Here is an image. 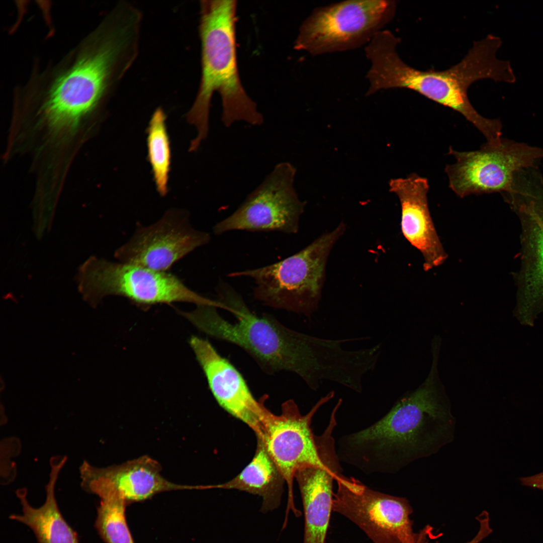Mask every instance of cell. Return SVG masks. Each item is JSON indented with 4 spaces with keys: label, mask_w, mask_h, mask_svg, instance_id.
<instances>
[{
    "label": "cell",
    "mask_w": 543,
    "mask_h": 543,
    "mask_svg": "<svg viewBox=\"0 0 543 543\" xmlns=\"http://www.w3.org/2000/svg\"><path fill=\"white\" fill-rule=\"evenodd\" d=\"M522 485L543 491V472L531 476L519 479Z\"/></svg>",
    "instance_id": "24"
},
{
    "label": "cell",
    "mask_w": 543,
    "mask_h": 543,
    "mask_svg": "<svg viewBox=\"0 0 543 543\" xmlns=\"http://www.w3.org/2000/svg\"><path fill=\"white\" fill-rule=\"evenodd\" d=\"M400 39L389 30L377 34L365 47L371 62L366 77L369 96L382 89L407 88L460 113L495 145L501 140L502 124L481 116L471 103L468 93L475 82L484 79L512 83L515 77L507 60L497 53L500 37L489 34L474 42L458 63L443 70H421L406 63L397 51Z\"/></svg>",
    "instance_id": "4"
},
{
    "label": "cell",
    "mask_w": 543,
    "mask_h": 543,
    "mask_svg": "<svg viewBox=\"0 0 543 543\" xmlns=\"http://www.w3.org/2000/svg\"><path fill=\"white\" fill-rule=\"evenodd\" d=\"M389 187L401 204L402 234L422 255L424 269L427 271L443 264L447 256L429 212L427 179L412 173L405 178L391 179Z\"/></svg>",
    "instance_id": "18"
},
{
    "label": "cell",
    "mask_w": 543,
    "mask_h": 543,
    "mask_svg": "<svg viewBox=\"0 0 543 543\" xmlns=\"http://www.w3.org/2000/svg\"><path fill=\"white\" fill-rule=\"evenodd\" d=\"M540 190L522 192L511 199L521 218L523 231V269L517 314L524 324L532 325L543 311V203Z\"/></svg>",
    "instance_id": "16"
},
{
    "label": "cell",
    "mask_w": 543,
    "mask_h": 543,
    "mask_svg": "<svg viewBox=\"0 0 543 543\" xmlns=\"http://www.w3.org/2000/svg\"><path fill=\"white\" fill-rule=\"evenodd\" d=\"M435 362V357L424 382L404 395L383 418L339 439L340 461L368 475L394 474L452 441L456 420Z\"/></svg>",
    "instance_id": "3"
},
{
    "label": "cell",
    "mask_w": 543,
    "mask_h": 543,
    "mask_svg": "<svg viewBox=\"0 0 543 543\" xmlns=\"http://www.w3.org/2000/svg\"><path fill=\"white\" fill-rule=\"evenodd\" d=\"M296 173L290 162L277 164L232 214L214 226V233L232 230L297 233L305 204L294 188Z\"/></svg>",
    "instance_id": "10"
},
{
    "label": "cell",
    "mask_w": 543,
    "mask_h": 543,
    "mask_svg": "<svg viewBox=\"0 0 543 543\" xmlns=\"http://www.w3.org/2000/svg\"><path fill=\"white\" fill-rule=\"evenodd\" d=\"M344 229L345 225L341 223L279 262L233 272L228 276L252 279L253 297L263 305L310 317L318 308L328 256Z\"/></svg>",
    "instance_id": "6"
},
{
    "label": "cell",
    "mask_w": 543,
    "mask_h": 543,
    "mask_svg": "<svg viewBox=\"0 0 543 543\" xmlns=\"http://www.w3.org/2000/svg\"><path fill=\"white\" fill-rule=\"evenodd\" d=\"M456 162L445 171L449 188L460 198L472 194L509 193L518 174L534 168L543 158V149L502 138L495 145L487 142L480 149L458 151L450 147Z\"/></svg>",
    "instance_id": "9"
},
{
    "label": "cell",
    "mask_w": 543,
    "mask_h": 543,
    "mask_svg": "<svg viewBox=\"0 0 543 543\" xmlns=\"http://www.w3.org/2000/svg\"><path fill=\"white\" fill-rule=\"evenodd\" d=\"M166 116L161 107L153 112L147 129L148 158L158 192L164 196L168 191L171 151L166 126Z\"/></svg>",
    "instance_id": "21"
},
{
    "label": "cell",
    "mask_w": 543,
    "mask_h": 543,
    "mask_svg": "<svg viewBox=\"0 0 543 543\" xmlns=\"http://www.w3.org/2000/svg\"><path fill=\"white\" fill-rule=\"evenodd\" d=\"M200 6L201 76L195 99L186 115L187 121L196 127L197 135L191 142L190 151L196 150L207 136L211 99L215 92L221 97V120L225 127L238 121L258 126L264 120L239 75L236 1L204 0Z\"/></svg>",
    "instance_id": "5"
},
{
    "label": "cell",
    "mask_w": 543,
    "mask_h": 543,
    "mask_svg": "<svg viewBox=\"0 0 543 543\" xmlns=\"http://www.w3.org/2000/svg\"><path fill=\"white\" fill-rule=\"evenodd\" d=\"M142 24L132 13L112 9L61 61L33 73L16 93L39 101L53 131H72L117 90L138 57Z\"/></svg>",
    "instance_id": "1"
},
{
    "label": "cell",
    "mask_w": 543,
    "mask_h": 543,
    "mask_svg": "<svg viewBox=\"0 0 543 543\" xmlns=\"http://www.w3.org/2000/svg\"><path fill=\"white\" fill-rule=\"evenodd\" d=\"M334 429V425L329 424L318 436L319 454L323 466L302 469L295 476L303 505V543H325L332 511L333 482L342 472L333 436Z\"/></svg>",
    "instance_id": "15"
},
{
    "label": "cell",
    "mask_w": 543,
    "mask_h": 543,
    "mask_svg": "<svg viewBox=\"0 0 543 543\" xmlns=\"http://www.w3.org/2000/svg\"><path fill=\"white\" fill-rule=\"evenodd\" d=\"M189 343L219 405L261 438L270 411L254 397L242 375L208 340L192 336Z\"/></svg>",
    "instance_id": "14"
},
{
    "label": "cell",
    "mask_w": 543,
    "mask_h": 543,
    "mask_svg": "<svg viewBox=\"0 0 543 543\" xmlns=\"http://www.w3.org/2000/svg\"><path fill=\"white\" fill-rule=\"evenodd\" d=\"M257 440L253 459L238 475L226 483L206 485V488L236 489L258 495L263 500L261 511L267 512L279 506L285 480L263 441Z\"/></svg>",
    "instance_id": "20"
},
{
    "label": "cell",
    "mask_w": 543,
    "mask_h": 543,
    "mask_svg": "<svg viewBox=\"0 0 543 543\" xmlns=\"http://www.w3.org/2000/svg\"><path fill=\"white\" fill-rule=\"evenodd\" d=\"M433 528L427 525L416 533L415 543H429V539L432 535ZM490 534L489 529L484 525L480 526L476 535L471 540L466 543H479Z\"/></svg>",
    "instance_id": "23"
},
{
    "label": "cell",
    "mask_w": 543,
    "mask_h": 543,
    "mask_svg": "<svg viewBox=\"0 0 543 543\" xmlns=\"http://www.w3.org/2000/svg\"><path fill=\"white\" fill-rule=\"evenodd\" d=\"M217 292L218 300L235 317L234 322L227 321L211 306H197L182 314L201 331L241 348L266 374L294 373L314 390L323 380L339 384L345 381L353 357L350 350L342 346L347 339L311 336L288 328L270 315L258 316L224 282H220Z\"/></svg>",
    "instance_id": "2"
},
{
    "label": "cell",
    "mask_w": 543,
    "mask_h": 543,
    "mask_svg": "<svg viewBox=\"0 0 543 543\" xmlns=\"http://www.w3.org/2000/svg\"><path fill=\"white\" fill-rule=\"evenodd\" d=\"M95 526L105 543H134L127 524L125 501L115 494L100 498Z\"/></svg>",
    "instance_id": "22"
},
{
    "label": "cell",
    "mask_w": 543,
    "mask_h": 543,
    "mask_svg": "<svg viewBox=\"0 0 543 543\" xmlns=\"http://www.w3.org/2000/svg\"><path fill=\"white\" fill-rule=\"evenodd\" d=\"M334 396L333 391L329 392L305 415L301 414L294 400L286 401L282 405L280 415L269 413L264 423L262 436L259 438L263 441L287 483V512L292 510L298 517L301 512L295 505L294 479L297 472L302 469L324 465L319 454L318 436L313 433L311 424L318 410Z\"/></svg>",
    "instance_id": "12"
},
{
    "label": "cell",
    "mask_w": 543,
    "mask_h": 543,
    "mask_svg": "<svg viewBox=\"0 0 543 543\" xmlns=\"http://www.w3.org/2000/svg\"><path fill=\"white\" fill-rule=\"evenodd\" d=\"M335 481L332 511L355 523L374 543H415L413 510L406 498L372 490L342 474Z\"/></svg>",
    "instance_id": "11"
},
{
    "label": "cell",
    "mask_w": 543,
    "mask_h": 543,
    "mask_svg": "<svg viewBox=\"0 0 543 543\" xmlns=\"http://www.w3.org/2000/svg\"><path fill=\"white\" fill-rule=\"evenodd\" d=\"M210 238L208 233L192 227L185 211L171 209L156 223L139 226L115 255L121 262L167 272L182 258L207 244Z\"/></svg>",
    "instance_id": "13"
},
{
    "label": "cell",
    "mask_w": 543,
    "mask_h": 543,
    "mask_svg": "<svg viewBox=\"0 0 543 543\" xmlns=\"http://www.w3.org/2000/svg\"><path fill=\"white\" fill-rule=\"evenodd\" d=\"M75 279L83 299L93 307L110 295L124 297L144 307L175 302L222 307L219 301L189 289L174 275L131 263L92 256L79 266Z\"/></svg>",
    "instance_id": "7"
},
{
    "label": "cell",
    "mask_w": 543,
    "mask_h": 543,
    "mask_svg": "<svg viewBox=\"0 0 543 543\" xmlns=\"http://www.w3.org/2000/svg\"><path fill=\"white\" fill-rule=\"evenodd\" d=\"M66 457L51 459L50 479L46 486V498L40 507L34 508L27 499V490L20 489L16 494L22 506L21 514H11L10 519L28 526L39 543H79L76 533L62 516L55 497V485Z\"/></svg>",
    "instance_id": "19"
},
{
    "label": "cell",
    "mask_w": 543,
    "mask_h": 543,
    "mask_svg": "<svg viewBox=\"0 0 543 543\" xmlns=\"http://www.w3.org/2000/svg\"><path fill=\"white\" fill-rule=\"evenodd\" d=\"M82 487L99 497L114 493L127 505L148 499L160 492L199 489V486L176 484L160 474L155 461L143 456L120 465L98 468L84 462L80 467Z\"/></svg>",
    "instance_id": "17"
},
{
    "label": "cell",
    "mask_w": 543,
    "mask_h": 543,
    "mask_svg": "<svg viewBox=\"0 0 543 543\" xmlns=\"http://www.w3.org/2000/svg\"><path fill=\"white\" fill-rule=\"evenodd\" d=\"M390 0H348L318 7L301 24L294 48L316 56L366 45L395 17Z\"/></svg>",
    "instance_id": "8"
}]
</instances>
